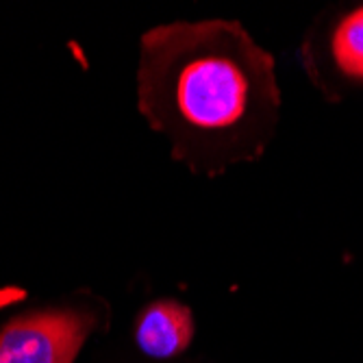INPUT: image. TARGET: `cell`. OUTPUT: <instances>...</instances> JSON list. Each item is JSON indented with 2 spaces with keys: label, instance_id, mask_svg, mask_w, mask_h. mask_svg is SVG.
Here are the masks:
<instances>
[{
  "label": "cell",
  "instance_id": "1",
  "mask_svg": "<svg viewBox=\"0 0 363 363\" xmlns=\"http://www.w3.org/2000/svg\"><path fill=\"white\" fill-rule=\"evenodd\" d=\"M140 109L201 172L255 159L279 111L274 59L238 22H174L142 40Z\"/></svg>",
  "mask_w": 363,
  "mask_h": 363
},
{
  "label": "cell",
  "instance_id": "2",
  "mask_svg": "<svg viewBox=\"0 0 363 363\" xmlns=\"http://www.w3.org/2000/svg\"><path fill=\"white\" fill-rule=\"evenodd\" d=\"M91 331V318L72 311H40L0 331V363H74Z\"/></svg>",
  "mask_w": 363,
  "mask_h": 363
},
{
  "label": "cell",
  "instance_id": "3",
  "mask_svg": "<svg viewBox=\"0 0 363 363\" xmlns=\"http://www.w3.org/2000/svg\"><path fill=\"white\" fill-rule=\"evenodd\" d=\"M194 337L191 311L177 301H159L144 309L138 320V346L155 359L181 354Z\"/></svg>",
  "mask_w": 363,
  "mask_h": 363
},
{
  "label": "cell",
  "instance_id": "4",
  "mask_svg": "<svg viewBox=\"0 0 363 363\" xmlns=\"http://www.w3.org/2000/svg\"><path fill=\"white\" fill-rule=\"evenodd\" d=\"M335 61L348 77L363 79V7L352 11L333 35Z\"/></svg>",
  "mask_w": 363,
  "mask_h": 363
}]
</instances>
